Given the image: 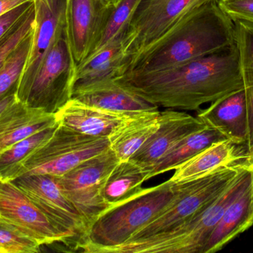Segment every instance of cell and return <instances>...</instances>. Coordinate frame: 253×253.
Segmentation results:
<instances>
[{
  "mask_svg": "<svg viewBox=\"0 0 253 253\" xmlns=\"http://www.w3.org/2000/svg\"><path fill=\"white\" fill-rule=\"evenodd\" d=\"M57 126L58 123L27 137L0 154V181L16 179L27 159L53 135Z\"/></svg>",
  "mask_w": 253,
  "mask_h": 253,
  "instance_id": "cell-26",
  "label": "cell"
},
{
  "mask_svg": "<svg viewBox=\"0 0 253 253\" xmlns=\"http://www.w3.org/2000/svg\"><path fill=\"white\" fill-rule=\"evenodd\" d=\"M67 0H34L35 25L28 61L16 89L18 101L28 92L44 57L66 28Z\"/></svg>",
  "mask_w": 253,
  "mask_h": 253,
  "instance_id": "cell-13",
  "label": "cell"
},
{
  "mask_svg": "<svg viewBox=\"0 0 253 253\" xmlns=\"http://www.w3.org/2000/svg\"><path fill=\"white\" fill-rule=\"evenodd\" d=\"M76 68L65 28L46 55L20 102L56 114L72 99Z\"/></svg>",
  "mask_w": 253,
  "mask_h": 253,
  "instance_id": "cell-7",
  "label": "cell"
},
{
  "mask_svg": "<svg viewBox=\"0 0 253 253\" xmlns=\"http://www.w3.org/2000/svg\"><path fill=\"white\" fill-rule=\"evenodd\" d=\"M72 98L83 103L115 112L159 109V107L140 98L114 80H104L75 91Z\"/></svg>",
  "mask_w": 253,
  "mask_h": 253,
  "instance_id": "cell-21",
  "label": "cell"
},
{
  "mask_svg": "<svg viewBox=\"0 0 253 253\" xmlns=\"http://www.w3.org/2000/svg\"><path fill=\"white\" fill-rule=\"evenodd\" d=\"M216 0H144L128 26L123 49L126 59L156 41L191 10Z\"/></svg>",
  "mask_w": 253,
  "mask_h": 253,
  "instance_id": "cell-10",
  "label": "cell"
},
{
  "mask_svg": "<svg viewBox=\"0 0 253 253\" xmlns=\"http://www.w3.org/2000/svg\"><path fill=\"white\" fill-rule=\"evenodd\" d=\"M161 124V111H135L108 138L110 148L120 160H129L156 133Z\"/></svg>",
  "mask_w": 253,
  "mask_h": 253,
  "instance_id": "cell-22",
  "label": "cell"
},
{
  "mask_svg": "<svg viewBox=\"0 0 253 253\" xmlns=\"http://www.w3.org/2000/svg\"><path fill=\"white\" fill-rule=\"evenodd\" d=\"M227 140L217 129L205 126L186 136L174 146L150 169L148 178L157 176L171 170H175L178 166L200 152L214 143Z\"/></svg>",
  "mask_w": 253,
  "mask_h": 253,
  "instance_id": "cell-23",
  "label": "cell"
},
{
  "mask_svg": "<svg viewBox=\"0 0 253 253\" xmlns=\"http://www.w3.org/2000/svg\"><path fill=\"white\" fill-rule=\"evenodd\" d=\"M251 157L245 146L237 145L229 140L211 144L175 169L169 181L175 183L197 179L215 169Z\"/></svg>",
  "mask_w": 253,
  "mask_h": 253,
  "instance_id": "cell-20",
  "label": "cell"
},
{
  "mask_svg": "<svg viewBox=\"0 0 253 253\" xmlns=\"http://www.w3.org/2000/svg\"><path fill=\"white\" fill-rule=\"evenodd\" d=\"M250 161H251V163H252L253 170V154L252 156H251V160H250Z\"/></svg>",
  "mask_w": 253,
  "mask_h": 253,
  "instance_id": "cell-36",
  "label": "cell"
},
{
  "mask_svg": "<svg viewBox=\"0 0 253 253\" xmlns=\"http://www.w3.org/2000/svg\"><path fill=\"white\" fill-rule=\"evenodd\" d=\"M16 97V89L9 92L2 98H0V114L6 108L11 105L12 103L17 101Z\"/></svg>",
  "mask_w": 253,
  "mask_h": 253,
  "instance_id": "cell-34",
  "label": "cell"
},
{
  "mask_svg": "<svg viewBox=\"0 0 253 253\" xmlns=\"http://www.w3.org/2000/svg\"><path fill=\"white\" fill-rule=\"evenodd\" d=\"M196 117L206 126L219 130L229 141L246 147L249 124L244 88L221 97L205 109H199Z\"/></svg>",
  "mask_w": 253,
  "mask_h": 253,
  "instance_id": "cell-15",
  "label": "cell"
},
{
  "mask_svg": "<svg viewBox=\"0 0 253 253\" xmlns=\"http://www.w3.org/2000/svg\"><path fill=\"white\" fill-rule=\"evenodd\" d=\"M0 218L41 246L60 243L66 247L62 233L13 181H0Z\"/></svg>",
  "mask_w": 253,
  "mask_h": 253,
  "instance_id": "cell-12",
  "label": "cell"
},
{
  "mask_svg": "<svg viewBox=\"0 0 253 253\" xmlns=\"http://www.w3.org/2000/svg\"><path fill=\"white\" fill-rule=\"evenodd\" d=\"M114 7L105 0H67V37L76 66L93 53Z\"/></svg>",
  "mask_w": 253,
  "mask_h": 253,
  "instance_id": "cell-11",
  "label": "cell"
},
{
  "mask_svg": "<svg viewBox=\"0 0 253 253\" xmlns=\"http://www.w3.org/2000/svg\"><path fill=\"white\" fill-rule=\"evenodd\" d=\"M125 35L119 36L76 68L73 93L104 80H115L124 74L127 62L123 49Z\"/></svg>",
  "mask_w": 253,
  "mask_h": 253,
  "instance_id": "cell-19",
  "label": "cell"
},
{
  "mask_svg": "<svg viewBox=\"0 0 253 253\" xmlns=\"http://www.w3.org/2000/svg\"><path fill=\"white\" fill-rule=\"evenodd\" d=\"M41 245L0 218V253H37Z\"/></svg>",
  "mask_w": 253,
  "mask_h": 253,
  "instance_id": "cell-29",
  "label": "cell"
},
{
  "mask_svg": "<svg viewBox=\"0 0 253 253\" xmlns=\"http://www.w3.org/2000/svg\"><path fill=\"white\" fill-rule=\"evenodd\" d=\"M34 5V1H28L0 15V39L5 35Z\"/></svg>",
  "mask_w": 253,
  "mask_h": 253,
  "instance_id": "cell-32",
  "label": "cell"
},
{
  "mask_svg": "<svg viewBox=\"0 0 253 253\" xmlns=\"http://www.w3.org/2000/svg\"><path fill=\"white\" fill-rule=\"evenodd\" d=\"M253 226V176L242 193L227 206L202 253H215L221 251Z\"/></svg>",
  "mask_w": 253,
  "mask_h": 253,
  "instance_id": "cell-18",
  "label": "cell"
},
{
  "mask_svg": "<svg viewBox=\"0 0 253 253\" xmlns=\"http://www.w3.org/2000/svg\"><path fill=\"white\" fill-rule=\"evenodd\" d=\"M235 39L239 52V63L243 87L246 94L248 113V139L247 151L253 154V25L236 21Z\"/></svg>",
  "mask_w": 253,
  "mask_h": 253,
  "instance_id": "cell-25",
  "label": "cell"
},
{
  "mask_svg": "<svg viewBox=\"0 0 253 253\" xmlns=\"http://www.w3.org/2000/svg\"><path fill=\"white\" fill-rule=\"evenodd\" d=\"M34 1V0H0V15L9 11L23 3Z\"/></svg>",
  "mask_w": 253,
  "mask_h": 253,
  "instance_id": "cell-33",
  "label": "cell"
},
{
  "mask_svg": "<svg viewBox=\"0 0 253 253\" xmlns=\"http://www.w3.org/2000/svg\"><path fill=\"white\" fill-rule=\"evenodd\" d=\"M221 10L233 22L241 21L253 25V0H216Z\"/></svg>",
  "mask_w": 253,
  "mask_h": 253,
  "instance_id": "cell-31",
  "label": "cell"
},
{
  "mask_svg": "<svg viewBox=\"0 0 253 253\" xmlns=\"http://www.w3.org/2000/svg\"><path fill=\"white\" fill-rule=\"evenodd\" d=\"M35 5L0 39V69L18 45L32 31L35 25Z\"/></svg>",
  "mask_w": 253,
  "mask_h": 253,
  "instance_id": "cell-30",
  "label": "cell"
},
{
  "mask_svg": "<svg viewBox=\"0 0 253 253\" xmlns=\"http://www.w3.org/2000/svg\"><path fill=\"white\" fill-rule=\"evenodd\" d=\"M143 1L144 0H120L119 1L114 7L103 34L91 55L103 49L119 36L126 34L131 19Z\"/></svg>",
  "mask_w": 253,
  "mask_h": 253,
  "instance_id": "cell-28",
  "label": "cell"
},
{
  "mask_svg": "<svg viewBox=\"0 0 253 253\" xmlns=\"http://www.w3.org/2000/svg\"><path fill=\"white\" fill-rule=\"evenodd\" d=\"M179 186L168 180L108 208L90 224L79 251L102 253L126 243L171 203Z\"/></svg>",
  "mask_w": 253,
  "mask_h": 253,
  "instance_id": "cell-3",
  "label": "cell"
},
{
  "mask_svg": "<svg viewBox=\"0 0 253 253\" xmlns=\"http://www.w3.org/2000/svg\"><path fill=\"white\" fill-rule=\"evenodd\" d=\"M252 166L250 157L221 166L205 176L180 182L173 200L130 240L147 239L177 228L211 203L245 169Z\"/></svg>",
  "mask_w": 253,
  "mask_h": 253,
  "instance_id": "cell-5",
  "label": "cell"
},
{
  "mask_svg": "<svg viewBox=\"0 0 253 253\" xmlns=\"http://www.w3.org/2000/svg\"><path fill=\"white\" fill-rule=\"evenodd\" d=\"M105 1H106L107 2L109 3V4L115 6L117 5V4H118L119 1H120V0H105Z\"/></svg>",
  "mask_w": 253,
  "mask_h": 253,
  "instance_id": "cell-35",
  "label": "cell"
},
{
  "mask_svg": "<svg viewBox=\"0 0 253 253\" xmlns=\"http://www.w3.org/2000/svg\"><path fill=\"white\" fill-rule=\"evenodd\" d=\"M234 43V22L216 1H211L191 10L158 40L130 56L123 74L175 68Z\"/></svg>",
  "mask_w": 253,
  "mask_h": 253,
  "instance_id": "cell-2",
  "label": "cell"
},
{
  "mask_svg": "<svg viewBox=\"0 0 253 253\" xmlns=\"http://www.w3.org/2000/svg\"><path fill=\"white\" fill-rule=\"evenodd\" d=\"M55 114L15 101L0 114V154L19 141L57 124Z\"/></svg>",
  "mask_w": 253,
  "mask_h": 253,
  "instance_id": "cell-17",
  "label": "cell"
},
{
  "mask_svg": "<svg viewBox=\"0 0 253 253\" xmlns=\"http://www.w3.org/2000/svg\"><path fill=\"white\" fill-rule=\"evenodd\" d=\"M110 149L108 138L83 135L58 123L53 135L24 163L19 177L47 175L58 178Z\"/></svg>",
  "mask_w": 253,
  "mask_h": 253,
  "instance_id": "cell-6",
  "label": "cell"
},
{
  "mask_svg": "<svg viewBox=\"0 0 253 253\" xmlns=\"http://www.w3.org/2000/svg\"><path fill=\"white\" fill-rule=\"evenodd\" d=\"M149 172L132 160H120L107 177L102 196L108 208L119 204L142 190Z\"/></svg>",
  "mask_w": 253,
  "mask_h": 253,
  "instance_id": "cell-24",
  "label": "cell"
},
{
  "mask_svg": "<svg viewBox=\"0 0 253 253\" xmlns=\"http://www.w3.org/2000/svg\"><path fill=\"white\" fill-rule=\"evenodd\" d=\"M253 176L252 166L241 172L206 207L177 228L147 239L127 241L103 253H202L224 211Z\"/></svg>",
  "mask_w": 253,
  "mask_h": 253,
  "instance_id": "cell-4",
  "label": "cell"
},
{
  "mask_svg": "<svg viewBox=\"0 0 253 253\" xmlns=\"http://www.w3.org/2000/svg\"><path fill=\"white\" fill-rule=\"evenodd\" d=\"M133 112L108 111L72 98L55 114V117L58 123L74 132L108 138Z\"/></svg>",
  "mask_w": 253,
  "mask_h": 253,
  "instance_id": "cell-16",
  "label": "cell"
},
{
  "mask_svg": "<svg viewBox=\"0 0 253 253\" xmlns=\"http://www.w3.org/2000/svg\"><path fill=\"white\" fill-rule=\"evenodd\" d=\"M34 29L18 45L0 69V98L17 89L31 51Z\"/></svg>",
  "mask_w": 253,
  "mask_h": 253,
  "instance_id": "cell-27",
  "label": "cell"
},
{
  "mask_svg": "<svg viewBox=\"0 0 253 253\" xmlns=\"http://www.w3.org/2000/svg\"><path fill=\"white\" fill-rule=\"evenodd\" d=\"M114 80L156 106L184 111H199L244 88L236 43L175 68L126 73Z\"/></svg>",
  "mask_w": 253,
  "mask_h": 253,
  "instance_id": "cell-1",
  "label": "cell"
},
{
  "mask_svg": "<svg viewBox=\"0 0 253 253\" xmlns=\"http://www.w3.org/2000/svg\"><path fill=\"white\" fill-rule=\"evenodd\" d=\"M13 182L62 233L66 241L67 248L71 251H79L87 234L89 224L64 194L56 177L24 175Z\"/></svg>",
  "mask_w": 253,
  "mask_h": 253,
  "instance_id": "cell-8",
  "label": "cell"
},
{
  "mask_svg": "<svg viewBox=\"0 0 253 253\" xmlns=\"http://www.w3.org/2000/svg\"><path fill=\"white\" fill-rule=\"evenodd\" d=\"M110 149L56 178L64 194L90 224L108 209L102 196L110 172L120 162Z\"/></svg>",
  "mask_w": 253,
  "mask_h": 253,
  "instance_id": "cell-9",
  "label": "cell"
},
{
  "mask_svg": "<svg viewBox=\"0 0 253 253\" xmlns=\"http://www.w3.org/2000/svg\"><path fill=\"white\" fill-rule=\"evenodd\" d=\"M205 126L206 125L200 119L184 111H161L159 129L129 160L150 173L154 165L181 140Z\"/></svg>",
  "mask_w": 253,
  "mask_h": 253,
  "instance_id": "cell-14",
  "label": "cell"
}]
</instances>
